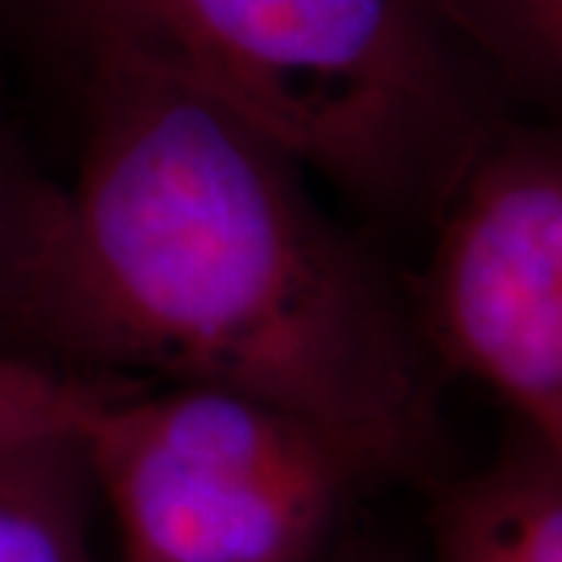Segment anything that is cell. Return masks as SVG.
I'll use <instances>...</instances> for the list:
<instances>
[{"label":"cell","mask_w":562,"mask_h":562,"mask_svg":"<svg viewBox=\"0 0 562 562\" xmlns=\"http://www.w3.org/2000/svg\"><path fill=\"white\" fill-rule=\"evenodd\" d=\"M79 447L122 562H325L369 482L316 425L216 384L116 379Z\"/></svg>","instance_id":"cell-3"},{"label":"cell","mask_w":562,"mask_h":562,"mask_svg":"<svg viewBox=\"0 0 562 562\" xmlns=\"http://www.w3.org/2000/svg\"><path fill=\"white\" fill-rule=\"evenodd\" d=\"M113 382L0 350V460L79 441L91 409Z\"/></svg>","instance_id":"cell-9"},{"label":"cell","mask_w":562,"mask_h":562,"mask_svg":"<svg viewBox=\"0 0 562 562\" xmlns=\"http://www.w3.org/2000/svg\"><path fill=\"white\" fill-rule=\"evenodd\" d=\"M462 41L562 120V0H443Z\"/></svg>","instance_id":"cell-8"},{"label":"cell","mask_w":562,"mask_h":562,"mask_svg":"<svg viewBox=\"0 0 562 562\" xmlns=\"http://www.w3.org/2000/svg\"><path fill=\"white\" fill-rule=\"evenodd\" d=\"M79 441L0 460V562H101Z\"/></svg>","instance_id":"cell-7"},{"label":"cell","mask_w":562,"mask_h":562,"mask_svg":"<svg viewBox=\"0 0 562 562\" xmlns=\"http://www.w3.org/2000/svg\"><path fill=\"white\" fill-rule=\"evenodd\" d=\"M63 184V366L232 387L316 425L369 482L441 447L438 360L413 301L260 128L138 63L85 54Z\"/></svg>","instance_id":"cell-1"},{"label":"cell","mask_w":562,"mask_h":562,"mask_svg":"<svg viewBox=\"0 0 562 562\" xmlns=\"http://www.w3.org/2000/svg\"><path fill=\"white\" fill-rule=\"evenodd\" d=\"M60 225L63 184L44 179L0 138V350L47 366H63L57 338Z\"/></svg>","instance_id":"cell-6"},{"label":"cell","mask_w":562,"mask_h":562,"mask_svg":"<svg viewBox=\"0 0 562 562\" xmlns=\"http://www.w3.org/2000/svg\"><path fill=\"white\" fill-rule=\"evenodd\" d=\"M79 57L138 63L238 113L382 213L438 206L497 125L443 0H57Z\"/></svg>","instance_id":"cell-2"},{"label":"cell","mask_w":562,"mask_h":562,"mask_svg":"<svg viewBox=\"0 0 562 562\" xmlns=\"http://www.w3.org/2000/svg\"><path fill=\"white\" fill-rule=\"evenodd\" d=\"M435 562H562V453L519 428L484 469L447 487Z\"/></svg>","instance_id":"cell-5"},{"label":"cell","mask_w":562,"mask_h":562,"mask_svg":"<svg viewBox=\"0 0 562 562\" xmlns=\"http://www.w3.org/2000/svg\"><path fill=\"white\" fill-rule=\"evenodd\" d=\"M325 562H379V560H366V557H338V560H331V557H328Z\"/></svg>","instance_id":"cell-10"},{"label":"cell","mask_w":562,"mask_h":562,"mask_svg":"<svg viewBox=\"0 0 562 562\" xmlns=\"http://www.w3.org/2000/svg\"><path fill=\"white\" fill-rule=\"evenodd\" d=\"M416 316L438 366L562 453V128L497 122L435 213Z\"/></svg>","instance_id":"cell-4"}]
</instances>
